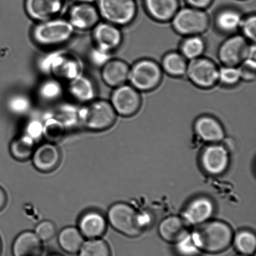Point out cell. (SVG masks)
<instances>
[{"instance_id":"cell-15","label":"cell","mask_w":256,"mask_h":256,"mask_svg":"<svg viewBox=\"0 0 256 256\" xmlns=\"http://www.w3.org/2000/svg\"><path fill=\"white\" fill-rule=\"evenodd\" d=\"M214 212V205L210 198L200 196L188 203L182 213L187 225H199L208 221Z\"/></svg>"},{"instance_id":"cell-17","label":"cell","mask_w":256,"mask_h":256,"mask_svg":"<svg viewBox=\"0 0 256 256\" xmlns=\"http://www.w3.org/2000/svg\"><path fill=\"white\" fill-rule=\"evenodd\" d=\"M65 0H24V10L37 22L56 18L64 9Z\"/></svg>"},{"instance_id":"cell-24","label":"cell","mask_w":256,"mask_h":256,"mask_svg":"<svg viewBox=\"0 0 256 256\" xmlns=\"http://www.w3.org/2000/svg\"><path fill=\"white\" fill-rule=\"evenodd\" d=\"M42 243L34 232L26 230L15 238L12 245L14 256H41Z\"/></svg>"},{"instance_id":"cell-48","label":"cell","mask_w":256,"mask_h":256,"mask_svg":"<svg viewBox=\"0 0 256 256\" xmlns=\"http://www.w3.org/2000/svg\"><path fill=\"white\" fill-rule=\"evenodd\" d=\"M236 256H248V255H242V254H238L237 255H236Z\"/></svg>"},{"instance_id":"cell-20","label":"cell","mask_w":256,"mask_h":256,"mask_svg":"<svg viewBox=\"0 0 256 256\" xmlns=\"http://www.w3.org/2000/svg\"><path fill=\"white\" fill-rule=\"evenodd\" d=\"M244 15L237 8L225 7L218 10L213 23L220 34L230 35L239 31Z\"/></svg>"},{"instance_id":"cell-16","label":"cell","mask_w":256,"mask_h":256,"mask_svg":"<svg viewBox=\"0 0 256 256\" xmlns=\"http://www.w3.org/2000/svg\"><path fill=\"white\" fill-rule=\"evenodd\" d=\"M31 158L35 169L39 172L49 173L58 167L62 154L56 144L46 142L35 148Z\"/></svg>"},{"instance_id":"cell-37","label":"cell","mask_w":256,"mask_h":256,"mask_svg":"<svg viewBox=\"0 0 256 256\" xmlns=\"http://www.w3.org/2000/svg\"><path fill=\"white\" fill-rule=\"evenodd\" d=\"M240 30L242 35L250 42L255 43L256 40V15L250 14L243 18Z\"/></svg>"},{"instance_id":"cell-6","label":"cell","mask_w":256,"mask_h":256,"mask_svg":"<svg viewBox=\"0 0 256 256\" xmlns=\"http://www.w3.org/2000/svg\"><path fill=\"white\" fill-rule=\"evenodd\" d=\"M106 219L114 229L128 237H138L144 230L140 213L126 203L112 204L108 211Z\"/></svg>"},{"instance_id":"cell-41","label":"cell","mask_w":256,"mask_h":256,"mask_svg":"<svg viewBox=\"0 0 256 256\" xmlns=\"http://www.w3.org/2000/svg\"><path fill=\"white\" fill-rule=\"evenodd\" d=\"M112 53L104 51V50L95 48L91 54V60L98 67H102L112 59Z\"/></svg>"},{"instance_id":"cell-32","label":"cell","mask_w":256,"mask_h":256,"mask_svg":"<svg viewBox=\"0 0 256 256\" xmlns=\"http://www.w3.org/2000/svg\"><path fill=\"white\" fill-rule=\"evenodd\" d=\"M66 132V127L58 118L51 117L44 123L42 136L47 142L55 143L62 139Z\"/></svg>"},{"instance_id":"cell-25","label":"cell","mask_w":256,"mask_h":256,"mask_svg":"<svg viewBox=\"0 0 256 256\" xmlns=\"http://www.w3.org/2000/svg\"><path fill=\"white\" fill-rule=\"evenodd\" d=\"M187 225L182 217L172 215L160 222L158 232L165 241L175 244L189 233Z\"/></svg>"},{"instance_id":"cell-3","label":"cell","mask_w":256,"mask_h":256,"mask_svg":"<svg viewBox=\"0 0 256 256\" xmlns=\"http://www.w3.org/2000/svg\"><path fill=\"white\" fill-rule=\"evenodd\" d=\"M117 114L108 100L95 99L78 109L79 122L91 131H104L116 122Z\"/></svg>"},{"instance_id":"cell-38","label":"cell","mask_w":256,"mask_h":256,"mask_svg":"<svg viewBox=\"0 0 256 256\" xmlns=\"http://www.w3.org/2000/svg\"><path fill=\"white\" fill-rule=\"evenodd\" d=\"M34 232L42 242H47L52 240L56 235V227L51 220H44L36 225Z\"/></svg>"},{"instance_id":"cell-13","label":"cell","mask_w":256,"mask_h":256,"mask_svg":"<svg viewBox=\"0 0 256 256\" xmlns=\"http://www.w3.org/2000/svg\"><path fill=\"white\" fill-rule=\"evenodd\" d=\"M67 20L74 30L88 31L96 27L100 22L101 16L94 4L76 3L70 8Z\"/></svg>"},{"instance_id":"cell-45","label":"cell","mask_w":256,"mask_h":256,"mask_svg":"<svg viewBox=\"0 0 256 256\" xmlns=\"http://www.w3.org/2000/svg\"><path fill=\"white\" fill-rule=\"evenodd\" d=\"M76 3H84V4H94L97 0H75Z\"/></svg>"},{"instance_id":"cell-36","label":"cell","mask_w":256,"mask_h":256,"mask_svg":"<svg viewBox=\"0 0 256 256\" xmlns=\"http://www.w3.org/2000/svg\"><path fill=\"white\" fill-rule=\"evenodd\" d=\"M174 244L176 251L180 256H198L200 254V251L192 239V233H188Z\"/></svg>"},{"instance_id":"cell-33","label":"cell","mask_w":256,"mask_h":256,"mask_svg":"<svg viewBox=\"0 0 256 256\" xmlns=\"http://www.w3.org/2000/svg\"><path fill=\"white\" fill-rule=\"evenodd\" d=\"M78 253V256H111L108 244L100 238L84 241Z\"/></svg>"},{"instance_id":"cell-42","label":"cell","mask_w":256,"mask_h":256,"mask_svg":"<svg viewBox=\"0 0 256 256\" xmlns=\"http://www.w3.org/2000/svg\"><path fill=\"white\" fill-rule=\"evenodd\" d=\"M42 127H44V123L40 121L39 120H32L27 125L26 133L25 134L28 135L35 140L38 138L42 136Z\"/></svg>"},{"instance_id":"cell-35","label":"cell","mask_w":256,"mask_h":256,"mask_svg":"<svg viewBox=\"0 0 256 256\" xmlns=\"http://www.w3.org/2000/svg\"><path fill=\"white\" fill-rule=\"evenodd\" d=\"M32 102L27 95L16 94L10 97L8 102V107L10 112L16 115L26 114L31 109Z\"/></svg>"},{"instance_id":"cell-2","label":"cell","mask_w":256,"mask_h":256,"mask_svg":"<svg viewBox=\"0 0 256 256\" xmlns=\"http://www.w3.org/2000/svg\"><path fill=\"white\" fill-rule=\"evenodd\" d=\"M74 32L68 20L56 17L37 22L32 27L31 37L38 46L51 48L66 44L74 37Z\"/></svg>"},{"instance_id":"cell-28","label":"cell","mask_w":256,"mask_h":256,"mask_svg":"<svg viewBox=\"0 0 256 256\" xmlns=\"http://www.w3.org/2000/svg\"><path fill=\"white\" fill-rule=\"evenodd\" d=\"M206 44L202 35L184 37L180 45V52L188 62L203 56Z\"/></svg>"},{"instance_id":"cell-21","label":"cell","mask_w":256,"mask_h":256,"mask_svg":"<svg viewBox=\"0 0 256 256\" xmlns=\"http://www.w3.org/2000/svg\"><path fill=\"white\" fill-rule=\"evenodd\" d=\"M97 92L94 80L84 74L70 80L68 85V92L70 97L76 102L84 105L96 99Z\"/></svg>"},{"instance_id":"cell-27","label":"cell","mask_w":256,"mask_h":256,"mask_svg":"<svg viewBox=\"0 0 256 256\" xmlns=\"http://www.w3.org/2000/svg\"><path fill=\"white\" fill-rule=\"evenodd\" d=\"M84 242V237L78 227L68 226L64 228L58 235V242L64 252L76 254Z\"/></svg>"},{"instance_id":"cell-12","label":"cell","mask_w":256,"mask_h":256,"mask_svg":"<svg viewBox=\"0 0 256 256\" xmlns=\"http://www.w3.org/2000/svg\"><path fill=\"white\" fill-rule=\"evenodd\" d=\"M200 162L207 174L214 176L222 175L229 166V152L224 145L212 144L202 150Z\"/></svg>"},{"instance_id":"cell-7","label":"cell","mask_w":256,"mask_h":256,"mask_svg":"<svg viewBox=\"0 0 256 256\" xmlns=\"http://www.w3.org/2000/svg\"><path fill=\"white\" fill-rule=\"evenodd\" d=\"M40 67L42 72L68 82L82 74L80 60L74 55L64 52H54L46 55L40 61Z\"/></svg>"},{"instance_id":"cell-34","label":"cell","mask_w":256,"mask_h":256,"mask_svg":"<svg viewBox=\"0 0 256 256\" xmlns=\"http://www.w3.org/2000/svg\"><path fill=\"white\" fill-rule=\"evenodd\" d=\"M242 81L238 67L222 65L219 67L218 84L222 87L232 88L237 86Z\"/></svg>"},{"instance_id":"cell-10","label":"cell","mask_w":256,"mask_h":256,"mask_svg":"<svg viewBox=\"0 0 256 256\" xmlns=\"http://www.w3.org/2000/svg\"><path fill=\"white\" fill-rule=\"evenodd\" d=\"M140 93L130 84L114 88L110 102L116 114L124 117L136 114L142 106Z\"/></svg>"},{"instance_id":"cell-31","label":"cell","mask_w":256,"mask_h":256,"mask_svg":"<svg viewBox=\"0 0 256 256\" xmlns=\"http://www.w3.org/2000/svg\"><path fill=\"white\" fill-rule=\"evenodd\" d=\"M64 87L60 80L50 78L44 80L38 89L40 99L46 102H52L59 99L64 94Z\"/></svg>"},{"instance_id":"cell-47","label":"cell","mask_w":256,"mask_h":256,"mask_svg":"<svg viewBox=\"0 0 256 256\" xmlns=\"http://www.w3.org/2000/svg\"><path fill=\"white\" fill-rule=\"evenodd\" d=\"M2 250V244L1 239H0V255H1Z\"/></svg>"},{"instance_id":"cell-30","label":"cell","mask_w":256,"mask_h":256,"mask_svg":"<svg viewBox=\"0 0 256 256\" xmlns=\"http://www.w3.org/2000/svg\"><path fill=\"white\" fill-rule=\"evenodd\" d=\"M232 242L235 249L240 254L250 256L254 254L256 249V237L250 230H242L233 235Z\"/></svg>"},{"instance_id":"cell-18","label":"cell","mask_w":256,"mask_h":256,"mask_svg":"<svg viewBox=\"0 0 256 256\" xmlns=\"http://www.w3.org/2000/svg\"><path fill=\"white\" fill-rule=\"evenodd\" d=\"M108 220L99 210L90 209L80 215L78 222V229L84 237L96 239L106 232Z\"/></svg>"},{"instance_id":"cell-14","label":"cell","mask_w":256,"mask_h":256,"mask_svg":"<svg viewBox=\"0 0 256 256\" xmlns=\"http://www.w3.org/2000/svg\"><path fill=\"white\" fill-rule=\"evenodd\" d=\"M92 30V39L96 47L112 53L121 46L124 35L120 27L106 22H100Z\"/></svg>"},{"instance_id":"cell-5","label":"cell","mask_w":256,"mask_h":256,"mask_svg":"<svg viewBox=\"0 0 256 256\" xmlns=\"http://www.w3.org/2000/svg\"><path fill=\"white\" fill-rule=\"evenodd\" d=\"M163 72L160 64L155 60L140 59L130 67V84L140 92H149L157 89L162 83Z\"/></svg>"},{"instance_id":"cell-1","label":"cell","mask_w":256,"mask_h":256,"mask_svg":"<svg viewBox=\"0 0 256 256\" xmlns=\"http://www.w3.org/2000/svg\"><path fill=\"white\" fill-rule=\"evenodd\" d=\"M198 226L192 235L200 252L218 254L226 250L232 242L234 235L227 223L208 220Z\"/></svg>"},{"instance_id":"cell-40","label":"cell","mask_w":256,"mask_h":256,"mask_svg":"<svg viewBox=\"0 0 256 256\" xmlns=\"http://www.w3.org/2000/svg\"><path fill=\"white\" fill-rule=\"evenodd\" d=\"M78 109L72 105H64L60 108L59 116H56L61 120L65 127L67 125L79 122Z\"/></svg>"},{"instance_id":"cell-9","label":"cell","mask_w":256,"mask_h":256,"mask_svg":"<svg viewBox=\"0 0 256 256\" xmlns=\"http://www.w3.org/2000/svg\"><path fill=\"white\" fill-rule=\"evenodd\" d=\"M219 67L210 58L204 56L188 62L186 77L199 89H212L218 84Z\"/></svg>"},{"instance_id":"cell-4","label":"cell","mask_w":256,"mask_h":256,"mask_svg":"<svg viewBox=\"0 0 256 256\" xmlns=\"http://www.w3.org/2000/svg\"><path fill=\"white\" fill-rule=\"evenodd\" d=\"M172 28L183 37L202 35L210 29V19L206 10L187 6L180 8L170 20Z\"/></svg>"},{"instance_id":"cell-22","label":"cell","mask_w":256,"mask_h":256,"mask_svg":"<svg viewBox=\"0 0 256 256\" xmlns=\"http://www.w3.org/2000/svg\"><path fill=\"white\" fill-rule=\"evenodd\" d=\"M130 70V65L124 60L111 59L102 67V81L114 89L121 86L128 82Z\"/></svg>"},{"instance_id":"cell-43","label":"cell","mask_w":256,"mask_h":256,"mask_svg":"<svg viewBox=\"0 0 256 256\" xmlns=\"http://www.w3.org/2000/svg\"><path fill=\"white\" fill-rule=\"evenodd\" d=\"M188 6L206 10L212 5L213 0H185Z\"/></svg>"},{"instance_id":"cell-29","label":"cell","mask_w":256,"mask_h":256,"mask_svg":"<svg viewBox=\"0 0 256 256\" xmlns=\"http://www.w3.org/2000/svg\"><path fill=\"white\" fill-rule=\"evenodd\" d=\"M34 149V140L26 134L15 138L10 145V154L18 161H25L30 159Z\"/></svg>"},{"instance_id":"cell-44","label":"cell","mask_w":256,"mask_h":256,"mask_svg":"<svg viewBox=\"0 0 256 256\" xmlns=\"http://www.w3.org/2000/svg\"><path fill=\"white\" fill-rule=\"evenodd\" d=\"M7 203V195L4 189L0 187V211L6 206Z\"/></svg>"},{"instance_id":"cell-26","label":"cell","mask_w":256,"mask_h":256,"mask_svg":"<svg viewBox=\"0 0 256 256\" xmlns=\"http://www.w3.org/2000/svg\"><path fill=\"white\" fill-rule=\"evenodd\" d=\"M188 61L180 52L172 51L163 56L160 67L163 73L173 78L186 76Z\"/></svg>"},{"instance_id":"cell-46","label":"cell","mask_w":256,"mask_h":256,"mask_svg":"<svg viewBox=\"0 0 256 256\" xmlns=\"http://www.w3.org/2000/svg\"><path fill=\"white\" fill-rule=\"evenodd\" d=\"M46 256H64V255H62V254H60V253H59V252H50V254H48Z\"/></svg>"},{"instance_id":"cell-23","label":"cell","mask_w":256,"mask_h":256,"mask_svg":"<svg viewBox=\"0 0 256 256\" xmlns=\"http://www.w3.org/2000/svg\"><path fill=\"white\" fill-rule=\"evenodd\" d=\"M147 14L154 21L170 22L180 8V0H142Z\"/></svg>"},{"instance_id":"cell-39","label":"cell","mask_w":256,"mask_h":256,"mask_svg":"<svg viewBox=\"0 0 256 256\" xmlns=\"http://www.w3.org/2000/svg\"><path fill=\"white\" fill-rule=\"evenodd\" d=\"M238 67L242 81H254L256 78V60L245 59Z\"/></svg>"},{"instance_id":"cell-19","label":"cell","mask_w":256,"mask_h":256,"mask_svg":"<svg viewBox=\"0 0 256 256\" xmlns=\"http://www.w3.org/2000/svg\"><path fill=\"white\" fill-rule=\"evenodd\" d=\"M196 134L203 141L218 144L225 137L224 127L216 118L210 115H203L194 122Z\"/></svg>"},{"instance_id":"cell-11","label":"cell","mask_w":256,"mask_h":256,"mask_svg":"<svg viewBox=\"0 0 256 256\" xmlns=\"http://www.w3.org/2000/svg\"><path fill=\"white\" fill-rule=\"evenodd\" d=\"M250 44L240 34L229 35L218 49V59L222 65L238 67L244 60Z\"/></svg>"},{"instance_id":"cell-8","label":"cell","mask_w":256,"mask_h":256,"mask_svg":"<svg viewBox=\"0 0 256 256\" xmlns=\"http://www.w3.org/2000/svg\"><path fill=\"white\" fill-rule=\"evenodd\" d=\"M96 4L101 19L119 27L132 24L138 15L136 0H97Z\"/></svg>"}]
</instances>
